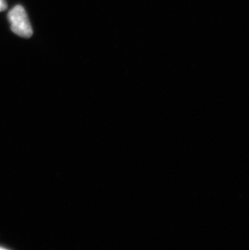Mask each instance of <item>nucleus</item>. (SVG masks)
Returning a JSON list of instances; mask_svg holds the SVG:
<instances>
[{"label": "nucleus", "instance_id": "f257e3e1", "mask_svg": "<svg viewBox=\"0 0 249 250\" xmlns=\"http://www.w3.org/2000/svg\"><path fill=\"white\" fill-rule=\"evenodd\" d=\"M8 20L12 32L24 38H29L33 35V28L28 20V15L24 7L17 5L8 13Z\"/></svg>", "mask_w": 249, "mask_h": 250}, {"label": "nucleus", "instance_id": "f03ea898", "mask_svg": "<svg viewBox=\"0 0 249 250\" xmlns=\"http://www.w3.org/2000/svg\"><path fill=\"white\" fill-rule=\"evenodd\" d=\"M7 9V2L6 0H0V12Z\"/></svg>", "mask_w": 249, "mask_h": 250}]
</instances>
